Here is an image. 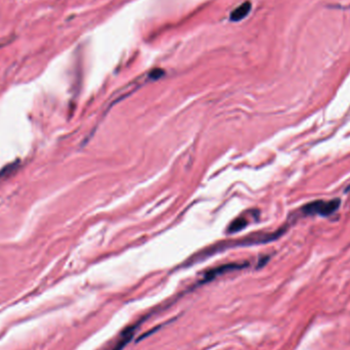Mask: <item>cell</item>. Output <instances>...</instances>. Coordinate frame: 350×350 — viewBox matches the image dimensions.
I'll return each mask as SVG.
<instances>
[{"label":"cell","instance_id":"3","mask_svg":"<svg viewBox=\"0 0 350 350\" xmlns=\"http://www.w3.org/2000/svg\"><path fill=\"white\" fill-rule=\"evenodd\" d=\"M256 216H257L256 211H248L246 215L245 214L240 215L230 224L228 228V232H236L238 230H244L250 224L251 218Z\"/></svg>","mask_w":350,"mask_h":350},{"label":"cell","instance_id":"1","mask_svg":"<svg viewBox=\"0 0 350 350\" xmlns=\"http://www.w3.org/2000/svg\"><path fill=\"white\" fill-rule=\"evenodd\" d=\"M341 205V201L339 199H334L331 201H314L312 203L306 204L300 208V213L303 216H314L320 215L324 217H328L335 213Z\"/></svg>","mask_w":350,"mask_h":350},{"label":"cell","instance_id":"5","mask_svg":"<svg viewBox=\"0 0 350 350\" xmlns=\"http://www.w3.org/2000/svg\"><path fill=\"white\" fill-rule=\"evenodd\" d=\"M251 2H246L243 4H240V6H238L232 14H230V20L232 22H240L242 20L243 18H245L251 10Z\"/></svg>","mask_w":350,"mask_h":350},{"label":"cell","instance_id":"2","mask_svg":"<svg viewBox=\"0 0 350 350\" xmlns=\"http://www.w3.org/2000/svg\"><path fill=\"white\" fill-rule=\"evenodd\" d=\"M248 266V264H224L222 266H218L216 268H212L209 272H207L204 276L203 278L201 280V284H205V282H209L212 280L216 278L217 276H220L222 274H224L226 272H234V270H242L244 268H246Z\"/></svg>","mask_w":350,"mask_h":350},{"label":"cell","instance_id":"4","mask_svg":"<svg viewBox=\"0 0 350 350\" xmlns=\"http://www.w3.org/2000/svg\"><path fill=\"white\" fill-rule=\"evenodd\" d=\"M138 328V324H132V326L126 328V329L120 334L118 341L112 347L111 350H123V348L130 342V340L132 339V337L134 336Z\"/></svg>","mask_w":350,"mask_h":350}]
</instances>
